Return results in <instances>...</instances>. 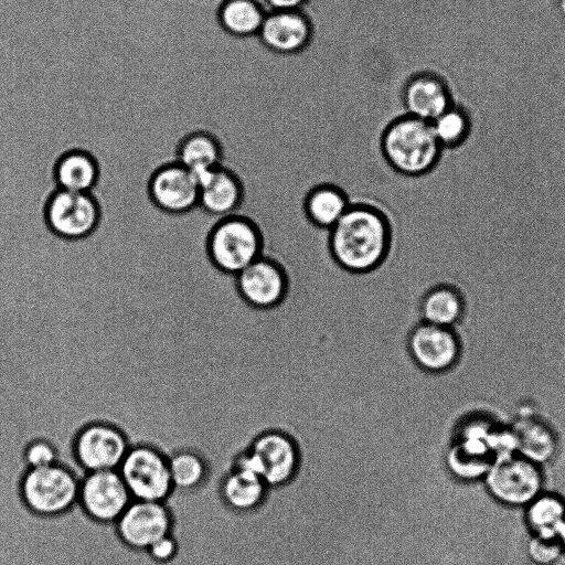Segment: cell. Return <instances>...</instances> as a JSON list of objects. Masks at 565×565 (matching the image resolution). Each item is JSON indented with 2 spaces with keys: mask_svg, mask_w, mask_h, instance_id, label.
Masks as SVG:
<instances>
[{
  "mask_svg": "<svg viewBox=\"0 0 565 565\" xmlns=\"http://www.w3.org/2000/svg\"><path fill=\"white\" fill-rule=\"evenodd\" d=\"M395 235L394 218L385 205L372 198H352L345 213L328 231L327 248L341 270L367 275L388 260Z\"/></svg>",
  "mask_w": 565,
  "mask_h": 565,
  "instance_id": "6da1fadb",
  "label": "cell"
},
{
  "mask_svg": "<svg viewBox=\"0 0 565 565\" xmlns=\"http://www.w3.org/2000/svg\"><path fill=\"white\" fill-rule=\"evenodd\" d=\"M379 148L387 167L405 178L428 175L438 167L444 152L430 122L404 113L384 126Z\"/></svg>",
  "mask_w": 565,
  "mask_h": 565,
  "instance_id": "7a4b0ae2",
  "label": "cell"
},
{
  "mask_svg": "<svg viewBox=\"0 0 565 565\" xmlns=\"http://www.w3.org/2000/svg\"><path fill=\"white\" fill-rule=\"evenodd\" d=\"M265 234L252 216L243 212L218 218L207 238L213 266L234 277L265 254Z\"/></svg>",
  "mask_w": 565,
  "mask_h": 565,
  "instance_id": "3957f363",
  "label": "cell"
},
{
  "mask_svg": "<svg viewBox=\"0 0 565 565\" xmlns=\"http://www.w3.org/2000/svg\"><path fill=\"white\" fill-rule=\"evenodd\" d=\"M233 288L246 307L268 311L287 300L291 278L281 260L265 253L233 277Z\"/></svg>",
  "mask_w": 565,
  "mask_h": 565,
  "instance_id": "277c9868",
  "label": "cell"
},
{
  "mask_svg": "<svg viewBox=\"0 0 565 565\" xmlns=\"http://www.w3.org/2000/svg\"><path fill=\"white\" fill-rule=\"evenodd\" d=\"M81 480L61 465L28 469L21 480L25 505L42 516H54L71 509L79 495Z\"/></svg>",
  "mask_w": 565,
  "mask_h": 565,
  "instance_id": "5b68a950",
  "label": "cell"
},
{
  "mask_svg": "<svg viewBox=\"0 0 565 565\" xmlns=\"http://www.w3.org/2000/svg\"><path fill=\"white\" fill-rule=\"evenodd\" d=\"M235 467L259 476L268 488L279 487L295 477L299 454L290 437L279 431H267L259 435L249 450L237 458Z\"/></svg>",
  "mask_w": 565,
  "mask_h": 565,
  "instance_id": "8992f818",
  "label": "cell"
},
{
  "mask_svg": "<svg viewBox=\"0 0 565 565\" xmlns=\"http://www.w3.org/2000/svg\"><path fill=\"white\" fill-rule=\"evenodd\" d=\"M405 344L413 361L430 373L447 372L461 360L462 341L457 329L417 320L406 330Z\"/></svg>",
  "mask_w": 565,
  "mask_h": 565,
  "instance_id": "52a82bcc",
  "label": "cell"
},
{
  "mask_svg": "<svg viewBox=\"0 0 565 565\" xmlns=\"http://www.w3.org/2000/svg\"><path fill=\"white\" fill-rule=\"evenodd\" d=\"M484 482L498 501L523 507L540 495L542 475L536 463L513 454L497 458L486 473Z\"/></svg>",
  "mask_w": 565,
  "mask_h": 565,
  "instance_id": "ba28073f",
  "label": "cell"
},
{
  "mask_svg": "<svg viewBox=\"0 0 565 565\" xmlns=\"http://www.w3.org/2000/svg\"><path fill=\"white\" fill-rule=\"evenodd\" d=\"M118 471L134 500L163 502L173 489L168 459L148 446L131 447Z\"/></svg>",
  "mask_w": 565,
  "mask_h": 565,
  "instance_id": "9c48e42d",
  "label": "cell"
},
{
  "mask_svg": "<svg viewBox=\"0 0 565 565\" xmlns=\"http://www.w3.org/2000/svg\"><path fill=\"white\" fill-rule=\"evenodd\" d=\"M45 218L53 233L76 239L95 230L99 211L90 193L57 189L47 201Z\"/></svg>",
  "mask_w": 565,
  "mask_h": 565,
  "instance_id": "30bf717a",
  "label": "cell"
},
{
  "mask_svg": "<svg viewBox=\"0 0 565 565\" xmlns=\"http://www.w3.org/2000/svg\"><path fill=\"white\" fill-rule=\"evenodd\" d=\"M132 500L118 470L87 472L81 480L78 501L99 522H117Z\"/></svg>",
  "mask_w": 565,
  "mask_h": 565,
  "instance_id": "8fae6325",
  "label": "cell"
},
{
  "mask_svg": "<svg viewBox=\"0 0 565 565\" xmlns=\"http://www.w3.org/2000/svg\"><path fill=\"white\" fill-rule=\"evenodd\" d=\"M129 449L120 430L100 423L84 427L74 445L75 457L85 473L118 470Z\"/></svg>",
  "mask_w": 565,
  "mask_h": 565,
  "instance_id": "7c38bea8",
  "label": "cell"
},
{
  "mask_svg": "<svg viewBox=\"0 0 565 565\" xmlns=\"http://www.w3.org/2000/svg\"><path fill=\"white\" fill-rule=\"evenodd\" d=\"M116 526L126 545L146 551L170 533L171 519L163 502L132 500Z\"/></svg>",
  "mask_w": 565,
  "mask_h": 565,
  "instance_id": "4fadbf2b",
  "label": "cell"
},
{
  "mask_svg": "<svg viewBox=\"0 0 565 565\" xmlns=\"http://www.w3.org/2000/svg\"><path fill=\"white\" fill-rule=\"evenodd\" d=\"M404 114L431 122L456 100L449 82L436 72L413 74L403 85Z\"/></svg>",
  "mask_w": 565,
  "mask_h": 565,
  "instance_id": "5bb4252c",
  "label": "cell"
},
{
  "mask_svg": "<svg viewBox=\"0 0 565 565\" xmlns=\"http://www.w3.org/2000/svg\"><path fill=\"white\" fill-rule=\"evenodd\" d=\"M257 36L270 52L295 55L311 43L313 24L303 10L267 11Z\"/></svg>",
  "mask_w": 565,
  "mask_h": 565,
  "instance_id": "9a60e30c",
  "label": "cell"
},
{
  "mask_svg": "<svg viewBox=\"0 0 565 565\" xmlns=\"http://www.w3.org/2000/svg\"><path fill=\"white\" fill-rule=\"evenodd\" d=\"M199 205L210 215L223 218L242 212L246 186L233 167L220 166L199 179Z\"/></svg>",
  "mask_w": 565,
  "mask_h": 565,
  "instance_id": "2e32d148",
  "label": "cell"
},
{
  "mask_svg": "<svg viewBox=\"0 0 565 565\" xmlns=\"http://www.w3.org/2000/svg\"><path fill=\"white\" fill-rule=\"evenodd\" d=\"M149 192L158 207L175 214L195 207L200 199L199 181L178 162L162 167L153 174Z\"/></svg>",
  "mask_w": 565,
  "mask_h": 565,
  "instance_id": "e0dca14e",
  "label": "cell"
},
{
  "mask_svg": "<svg viewBox=\"0 0 565 565\" xmlns=\"http://www.w3.org/2000/svg\"><path fill=\"white\" fill-rule=\"evenodd\" d=\"M467 300L462 290L447 281L436 282L420 295L418 320L430 324L457 329L467 313Z\"/></svg>",
  "mask_w": 565,
  "mask_h": 565,
  "instance_id": "ac0fdd59",
  "label": "cell"
},
{
  "mask_svg": "<svg viewBox=\"0 0 565 565\" xmlns=\"http://www.w3.org/2000/svg\"><path fill=\"white\" fill-rule=\"evenodd\" d=\"M351 201L352 198L341 185L320 182L306 192L302 213L310 225L328 232L345 213Z\"/></svg>",
  "mask_w": 565,
  "mask_h": 565,
  "instance_id": "d6986e66",
  "label": "cell"
},
{
  "mask_svg": "<svg viewBox=\"0 0 565 565\" xmlns=\"http://www.w3.org/2000/svg\"><path fill=\"white\" fill-rule=\"evenodd\" d=\"M224 148L214 135L196 131L186 136L178 148V163L199 181L207 172L223 164Z\"/></svg>",
  "mask_w": 565,
  "mask_h": 565,
  "instance_id": "ffe728a7",
  "label": "cell"
},
{
  "mask_svg": "<svg viewBox=\"0 0 565 565\" xmlns=\"http://www.w3.org/2000/svg\"><path fill=\"white\" fill-rule=\"evenodd\" d=\"M267 10L258 0H223L217 19L223 31L243 41L257 36Z\"/></svg>",
  "mask_w": 565,
  "mask_h": 565,
  "instance_id": "44dd1931",
  "label": "cell"
},
{
  "mask_svg": "<svg viewBox=\"0 0 565 565\" xmlns=\"http://www.w3.org/2000/svg\"><path fill=\"white\" fill-rule=\"evenodd\" d=\"M267 488L259 476L235 467L223 480L221 493L228 508L235 511H249L260 505Z\"/></svg>",
  "mask_w": 565,
  "mask_h": 565,
  "instance_id": "7402d4cb",
  "label": "cell"
},
{
  "mask_svg": "<svg viewBox=\"0 0 565 565\" xmlns=\"http://www.w3.org/2000/svg\"><path fill=\"white\" fill-rule=\"evenodd\" d=\"M98 177L92 156L75 150L62 156L55 164L54 179L58 189L74 192H90Z\"/></svg>",
  "mask_w": 565,
  "mask_h": 565,
  "instance_id": "603a6c76",
  "label": "cell"
},
{
  "mask_svg": "<svg viewBox=\"0 0 565 565\" xmlns=\"http://www.w3.org/2000/svg\"><path fill=\"white\" fill-rule=\"evenodd\" d=\"M434 135L443 150H455L463 146L472 132L469 110L455 102L430 122Z\"/></svg>",
  "mask_w": 565,
  "mask_h": 565,
  "instance_id": "cb8c5ba5",
  "label": "cell"
},
{
  "mask_svg": "<svg viewBox=\"0 0 565 565\" xmlns=\"http://www.w3.org/2000/svg\"><path fill=\"white\" fill-rule=\"evenodd\" d=\"M526 507V523L534 536L557 540L565 522L563 501L554 495H537Z\"/></svg>",
  "mask_w": 565,
  "mask_h": 565,
  "instance_id": "d4e9b609",
  "label": "cell"
},
{
  "mask_svg": "<svg viewBox=\"0 0 565 565\" xmlns=\"http://www.w3.org/2000/svg\"><path fill=\"white\" fill-rule=\"evenodd\" d=\"M512 433L516 451L525 459L534 463H542L553 455L555 440L544 425L533 420H522L513 428Z\"/></svg>",
  "mask_w": 565,
  "mask_h": 565,
  "instance_id": "484cf974",
  "label": "cell"
},
{
  "mask_svg": "<svg viewBox=\"0 0 565 565\" xmlns=\"http://www.w3.org/2000/svg\"><path fill=\"white\" fill-rule=\"evenodd\" d=\"M168 463L174 489H194L205 477L203 460L192 451H178L168 458Z\"/></svg>",
  "mask_w": 565,
  "mask_h": 565,
  "instance_id": "4316f807",
  "label": "cell"
},
{
  "mask_svg": "<svg viewBox=\"0 0 565 565\" xmlns=\"http://www.w3.org/2000/svg\"><path fill=\"white\" fill-rule=\"evenodd\" d=\"M23 459L26 469H38L57 463V452L46 440L31 441L24 449Z\"/></svg>",
  "mask_w": 565,
  "mask_h": 565,
  "instance_id": "83f0119b",
  "label": "cell"
},
{
  "mask_svg": "<svg viewBox=\"0 0 565 565\" xmlns=\"http://www.w3.org/2000/svg\"><path fill=\"white\" fill-rule=\"evenodd\" d=\"M562 551L563 547L557 540L533 536L527 544V556L535 565H553Z\"/></svg>",
  "mask_w": 565,
  "mask_h": 565,
  "instance_id": "f1b7e54d",
  "label": "cell"
},
{
  "mask_svg": "<svg viewBox=\"0 0 565 565\" xmlns=\"http://www.w3.org/2000/svg\"><path fill=\"white\" fill-rule=\"evenodd\" d=\"M147 552L157 563H168L177 554V542L169 533L154 542Z\"/></svg>",
  "mask_w": 565,
  "mask_h": 565,
  "instance_id": "f546056e",
  "label": "cell"
},
{
  "mask_svg": "<svg viewBox=\"0 0 565 565\" xmlns=\"http://www.w3.org/2000/svg\"><path fill=\"white\" fill-rule=\"evenodd\" d=\"M310 0H264L267 11H299Z\"/></svg>",
  "mask_w": 565,
  "mask_h": 565,
  "instance_id": "4dcf8cb0",
  "label": "cell"
},
{
  "mask_svg": "<svg viewBox=\"0 0 565 565\" xmlns=\"http://www.w3.org/2000/svg\"><path fill=\"white\" fill-rule=\"evenodd\" d=\"M557 540L561 543L562 547H565V522L563 523V525L559 530Z\"/></svg>",
  "mask_w": 565,
  "mask_h": 565,
  "instance_id": "1f68e13d",
  "label": "cell"
},
{
  "mask_svg": "<svg viewBox=\"0 0 565 565\" xmlns=\"http://www.w3.org/2000/svg\"><path fill=\"white\" fill-rule=\"evenodd\" d=\"M557 8L562 17L565 18V0H557Z\"/></svg>",
  "mask_w": 565,
  "mask_h": 565,
  "instance_id": "d6a6232c",
  "label": "cell"
}]
</instances>
